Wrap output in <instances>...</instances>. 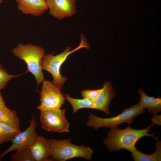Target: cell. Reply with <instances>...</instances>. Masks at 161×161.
<instances>
[{"instance_id": "obj_1", "label": "cell", "mask_w": 161, "mask_h": 161, "mask_svg": "<svg viewBox=\"0 0 161 161\" xmlns=\"http://www.w3.org/2000/svg\"><path fill=\"white\" fill-rule=\"evenodd\" d=\"M152 125V124L146 128L141 130L133 129L129 125L123 129L118 127L111 128L103 140L104 143L110 151L123 149L131 152L136 149L135 144L141 138L146 136L154 137L155 133H149Z\"/></svg>"}, {"instance_id": "obj_2", "label": "cell", "mask_w": 161, "mask_h": 161, "mask_svg": "<svg viewBox=\"0 0 161 161\" xmlns=\"http://www.w3.org/2000/svg\"><path fill=\"white\" fill-rule=\"evenodd\" d=\"M89 47L86 37L83 35H81L80 43L74 49L72 50L71 47H68L62 52L55 55H53L52 54H45L41 61L42 68L52 75L53 78L52 83L61 89L68 79L61 74L60 69L62 64L70 54L81 49H89Z\"/></svg>"}, {"instance_id": "obj_3", "label": "cell", "mask_w": 161, "mask_h": 161, "mask_svg": "<svg viewBox=\"0 0 161 161\" xmlns=\"http://www.w3.org/2000/svg\"><path fill=\"white\" fill-rule=\"evenodd\" d=\"M12 51L14 55L26 63L28 70L36 80L37 86L42 83L45 80L41 65L45 54L44 49L38 46L31 44H19Z\"/></svg>"}, {"instance_id": "obj_4", "label": "cell", "mask_w": 161, "mask_h": 161, "mask_svg": "<svg viewBox=\"0 0 161 161\" xmlns=\"http://www.w3.org/2000/svg\"><path fill=\"white\" fill-rule=\"evenodd\" d=\"M49 143L52 161H65L76 157L90 160L93 154L91 148L74 144L70 139L58 140L52 138Z\"/></svg>"}, {"instance_id": "obj_5", "label": "cell", "mask_w": 161, "mask_h": 161, "mask_svg": "<svg viewBox=\"0 0 161 161\" xmlns=\"http://www.w3.org/2000/svg\"><path fill=\"white\" fill-rule=\"evenodd\" d=\"M145 111L144 108L138 103L125 109L120 114L111 117L102 118L91 113L88 117L86 124L95 129L103 127L111 129L117 127L123 123H126L129 125L135 117Z\"/></svg>"}, {"instance_id": "obj_6", "label": "cell", "mask_w": 161, "mask_h": 161, "mask_svg": "<svg viewBox=\"0 0 161 161\" xmlns=\"http://www.w3.org/2000/svg\"><path fill=\"white\" fill-rule=\"evenodd\" d=\"M65 109L40 111L41 128L49 131L69 132L70 124L65 116Z\"/></svg>"}, {"instance_id": "obj_7", "label": "cell", "mask_w": 161, "mask_h": 161, "mask_svg": "<svg viewBox=\"0 0 161 161\" xmlns=\"http://www.w3.org/2000/svg\"><path fill=\"white\" fill-rule=\"evenodd\" d=\"M42 83L39 93L41 104L37 109L40 111L60 109L65 100L60 89L54 85L52 82L44 80Z\"/></svg>"}, {"instance_id": "obj_8", "label": "cell", "mask_w": 161, "mask_h": 161, "mask_svg": "<svg viewBox=\"0 0 161 161\" xmlns=\"http://www.w3.org/2000/svg\"><path fill=\"white\" fill-rule=\"evenodd\" d=\"M37 124L35 115H32L28 127L24 131L17 134L10 141L11 145L4 152L0 154L1 158L8 153L14 150H18L29 148L32 143L38 136L36 131Z\"/></svg>"}, {"instance_id": "obj_9", "label": "cell", "mask_w": 161, "mask_h": 161, "mask_svg": "<svg viewBox=\"0 0 161 161\" xmlns=\"http://www.w3.org/2000/svg\"><path fill=\"white\" fill-rule=\"evenodd\" d=\"M77 0H47L49 14L55 18L62 20L76 13Z\"/></svg>"}, {"instance_id": "obj_10", "label": "cell", "mask_w": 161, "mask_h": 161, "mask_svg": "<svg viewBox=\"0 0 161 161\" xmlns=\"http://www.w3.org/2000/svg\"><path fill=\"white\" fill-rule=\"evenodd\" d=\"M29 148L35 161H52L51 157L49 140L38 135Z\"/></svg>"}, {"instance_id": "obj_11", "label": "cell", "mask_w": 161, "mask_h": 161, "mask_svg": "<svg viewBox=\"0 0 161 161\" xmlns=\"http://www.w3.org/2000/svg\"><path fill=\"white\" fill-rule=\"evenodd\" d=\"M19 10L25 14L38 16L48 9L47 0H16Z\"/></svg>"}, {"instance_id": "obj_12", "label": "cell", "mask_w": 161, "mask_h": 161, "mask_svg": "<svg viewBox=\"0 0 161 161\" xmlns=\"http://www.w3.org/2000/svg\"><path fill=\"white\" fill-rule=\"evenodd\" d=\"M103 85L94 102L97 110H101L109 115L110 114L109 105L111 100L116 96V93L110 81L105 82Z\"/></svg>"}, {"instance_id": "obj_13", "label": "cell", "mask_w": 161, "mask_h": 161, "mask_svg": "<svg viewBox=\"0 0 161 161\" xmlns=\"http://www.w3.org/2000/svg\"><path fill=\"white\" fill-rule=\"evenodd\" d=\"M140 99L138 104L143 108H147L148 112L153 114L161 111V98L148 96L141 89L138 90Z\"/></svg>"}, {"instance_id": "obj_14", "label": "cell", "mask_w": 161, "mask_h": 161, "mask_svg": "<svg viewBox=\"0 0 161 161\" xmlns=\"http://www.w3.org/2000/svg\"><path fill=\"white\" fill-rule=\"evenodd\" d=\"M156 140V148L155 151L152 154H147L143 153L137 148L131 152V154L135 161H160L161 160V143L157 137H154Z\"/></svg>"}, {"instance_id": "obj_15", "label": "cell", "mask_w": 161, "mask_h": 161, "mask_svg": "<svg viewBox=\"0 0 161 161\" xmlns=\"http://www.w3.org/2000/svg\"><path fill=\"white\" fill-rule=\"evenodd\" d=\"M65 97V100L71 104L73 114L77 113L79 110L81 109H97L95 103L89 99L85 98L81 99L75 98L70 97L68 94H66Z\"/></svg>"}, {"instance_id": "obj_16", "label": "cell", "mask_w": 161, "mask_h": 161, "mask_svg": "<svg viewBox=\"0 0 161 161\" xmlns=\"http://www.w3.org/2000/svg\"><path fill=\"white\" fill-rule=\"evenodd\" d=\"M17 114L16 111L11 110L7 107L0 108V122L20 129V120Z\"/></svg>"}, {"instance_id": "obj_17", "label": "cell", "mask_w": 161, "mask_h": 161, "mask_svg": "<svg viewBox=\"0 0 161 161\" xmlns=\"http://www.w3.org/2000/svg\"><path fill=\"white\" fill-rule=\"evenodd\" d=\"M21 131L20 129L14 128L4 123L0 122V140L5 142L10 141Z\"/></svg>"}, {"instance_id": "obj_18", "label": "cell", "mask_w": 161, "mask_h": 161, "mask_svg": "<svg viewBox=\"0 0 161 161\" xmlns=\"http://www.w3.org/2000/svg\"><path fill=\"white\" fill-rule=\"evenodd\" d=\"M10 158L12 161H35L29 148L16 150L11 154Z\"/></svg>"}, {"instance_id": "obj_19", "label": "cell", "mask_w": 161, "mask_h": 161, "mask_svg": "<svg viewBox=\"0 0 161 161\" xmlns=\"http://www.w3.org/2000/svg\"><path fill=\"white\" fill-rule=\"evenodd\" d=\"M21 75H14L8 74L5 69L0 66V90L4 88L12 78L18 77Z\"/></svg>"}, {"instance_id": "obj_20", "label": "cell", "mask_w": 161, "mask_h": 161, "mask_svg": "<svg viewBox=\"0 0 161 161\" xmlns=\"http://www.w3.org/2000/svg\"><path fill=\"white\" fill-rule=\"evenodd\" d=\"M101 88L95 90L87 89L83 90L81 94L83 98H87L94 102L99 95Z\"/></svg>"}, {"instance_id": "obj_21", "label": "cell", "mask_w": 161, "mask_h": 161, "mask_svg": "<svg viewBox=\"0 0 161 161\" xmlns=\"http://www.w3.org/2000/svg\"><path fill=\"white\" fill-rule=\"evenodd\" d=\"M161 115L156 114H153L151 120L152 121V124H157L159 125H161Z\"/></svg>"}, {"instance_id": "obj_22", "label": "cell", "mask_w": 161, "mask_h": 161, "mask_svg": "<svg viewBox=\"0 0 161 161\" xmlns=\"http://www.w3.org/2000/svg\"><path fill=\"white\" fill-rule=\"evenodd\" d=\"M7 107L6 106L4 100L0 92V108Z\"/></svg>"}, {"instance_id": "obj_23", "label": "cell", "mask_w": 161, "mask_h": 161, "mask_svg": "<svg viewBox=\"0 0 161 161\" xmlns=\"http://www.w3.org/2000/svg\"><path fill=\"white\" fill-rule=\"evenodd\" d=\"M5 142L3 140H0V145Z\"/></svg>"}, {"instance_id": "obj_24", "label": "cell", "mask_w": 161, "mask_h": 161, "mask_svg": "<svg viewBox=\"0 0 161 161\" xmlns=\"http://www.w3.org/2000/svg\"><path fill=\"white\" fill-rule=\"evenodd\" d=\"M2 2V0H0V4Z\"/></svg>"}]
</instances>
